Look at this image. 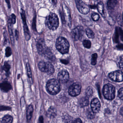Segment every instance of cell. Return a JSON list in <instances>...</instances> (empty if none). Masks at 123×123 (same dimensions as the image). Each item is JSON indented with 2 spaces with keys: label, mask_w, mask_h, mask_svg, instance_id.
I'll return each instance as SVG.
<instances>
[{
  "label": "cell",
  "mask_w": 123,
  "mask_h": 123,
  "mask_svg": "<svg viewBox=\"0 0 123 123\" xmlns=\"http://www.w3.org/2000/svg\"><path fill=\"white\" fill-rule=\"evenodd\" d=\"M39 69L43 72L51 75L54 72L55 70L53 65L49 62L41 61L38 64Z\"/></svg>",
  "instance_id": "5b68a950"
},
{
  "label": "cell",
  "mask_w": 123,
  "mask_h": 123,
  "mask_svg": "<svg viewBox=\"0 0 123 123\" xmlns=\"http://www.w3.org/2000/svg\"><path fill=\"white\" fill-rule=\"evenodd\" d=\"M89 103L88 98L86 97H83L80 100V104L82 107L87 106Z\"/></svg>",
  "instance_id": "ac0fdd59"
},
{
  "label": "cell",
  "mask_w": 123,
  "mask_h": 123,
  "mask_svg": "<svg viewBox=\"0 0 123 123\" xmlns=\"http://www.w3.org/2000/svg\"><path fill=\"white\" fill-rule=\"evenodd\" d=\"M20 74L18 75V79H19V78H20Z\"/></svg>",
  "instance_id": "ab89813d"
},
{
  "label": "cell",
  "mask_w": 123,
  "mask_h": 123,
  "mask_svg": "<svg viewBox=\"0 0 123 123\" xmlns=\"http://www.w3.org/2000/svg\"><path fill=\"white\" fill-rule=\"evenodd\" d=\"M86 34L88 38H94L95 37V34L93 33V31L91 30L90 29L87 28L86 29Z\"/></svg>",
  "instance_id": "603a6c76"
},
{
  "label": "cell",
  "mask_w": 123,
  "mask_h": 123,
  "mask_svg": "<svg viewBox=\"0 0 123 123\" xmlns=\"http://www.w3.org/2000/svg\"><path fill=\"white\" fill-rule=\"evenodd\" d=\"M46 24L50 30L55 31L59 25L58 16L55 13H51L47 18Z\"/></svg>",
  "instance_id": "3957f363"
},
{
  "label": "cell",
  "mask_w": 123,
  "mask_h": 123,
  "mask_svg": "<svg viewBox=\"0 0 123 123\" xmlns=\"http://www.w3.org/2000/svg\"><path fill=\"white\" fill-rule=\"evenodd\" d=\"M36 18V12H34V16L33 18L32 24V29L34 31H37Z\"/></svg>",
  "instance_id": "cb8c5ba5"
},
{
  "label": "cell",
  "mask_w": 123,
  "mask_h": 123,
  "mask_svg": "<svg viewBox=\"0 0 123 123\" xmlns=\"http://www.w3.org/2000/svg\"><path fill=\"white\" fill-rule=\"evenodd\" d=\"M11 109V108L8 106H0V111H8Z\"/></svg>",
  "instance_id": "836d02e7"
},
{
  "label": "cell",
  "mask_w": 123,
  "mask_h": 123,
  "mask_svg": "<svg viewBox=\"0 0 123 123\" xmlns=\"http://www.w3.org/2000/svg\"><path fill=\"white\" fill-rule=\"evenodd\" d=\"M75 2L77 8L80 13L86 15L89 12L90 7L84 2L80 0H77Z\"/></svg>",
  "instance_id": "30bf717a"
},
{
  "label": "cell",
  "mask_w": 123,
  "mask_h": 123,
  "mask_svg": "<svg viewBox=\"0 0 123 123\" xmlns=\"http://www.w3.org/2000/svg\"><path fill=\"white\" fill-rule=\"evenodd\" d=\"M109 77L113 81L117 82H121L123 81V73L119 70L114 71L109 74Z\"/></svg>",
  "instance_id": "8fae6325"
},
{
  "label": "cell",
  "mask_w": 123,
  "mask_h": 123,
  "mask_svg": "<svg viewBox=\"0 0 123 123\" xmlns=\"http://www.w3.org/2000/svg\"><path fill=\"white\" fill-rule=\"evenodd\" d=\"M8 34L7 33V31H5L4 33V36L5 38V41H4V43L6 45L7 44V42H8Z\"/></svg>",
  "instance_id": "1f68e13d"
},
{
  "label": "cell",
  "mask_w": 123,
  "mask_h": 123,
  "mask_svg": "<svg viewBox=\"0 0 123 123\" xmlns=\"http://www.w3.org/2000/svg\"><path fill=\"white\" fill-rule=\"evenodd\" d=\"M81 84L80 82H76L73 83L69 88V93L72 96H76L78 95L81 92Z\"/></svg>",
  "instance_id": "9c48e42d"
},
{
  "label": "cell",
  "mask_w": 123,
  "mask_h": 123,
  "mask_svg": "<svg viewBox=\"0 0 123 123\" xmlns=\"http://www.w3.org/2000/svg\"><path fill=\"white\" fill-rule=\"evenodd\" d=\"M37 48L39 54L45 55L48 57H51V53L47 47L43 39H41L38 41L37 44Z\"/></svg>",
  "instance_id": "8992f818"
},
{
  "label": "cell",
  "mask_w": 123,
  "mask_h": 123,
  "mask_svg": "<svg viewBox=\"0 0 123 123\" xmlns=\"http://www.w3.org/2000/svg\"><path fill=\"white\" fill-rule=\"evenodd\" d=\"M33 106L31 105H29L27 108V111H26V117L28 121H31V119L32 115H33Z\"/></svg>",
  "instance_id": "2e32d148"
},
{
  "label": "cell",
  "mask_w": 123,
  "mask_h": 123,
  "mask_svg": "<svg viewBox=\"0 0 123 123\" xmlns=\"http://www.w3.org/2000/svg\"><path fill=\"white\" fill-rule=\"evenodd\" d=\"M86 94L87 97L88 98L92 96V88L90 87H88L87 88L86 90Z\"/></svg>",
  "instance_id": "f546056e"
},
{
  "label": "cell",
  "mask_w": 123,
  "mask_h": 123,
  "mask_svg": "<svg viewBox=\"0 0 123 123\" xmlns=\"http://www.w3.org/2000/svg\"><path fill=\"white\" fill-rule=\"evenodd\" d=\"M15 37L16 39V40H18V37H19V33L17 30H15Z\"/></svg>",
  "instance_id": "d590c367"
},
{
  "label": "cell",
  "mask_w": 123,
  "mask_h": 123,
  "mask_svg": "<svg viewBox=\"0 0 123 123\" xmlns=\"http://www.w3.org/2000/svg\"><path fill=\"white\" fill-rule=\"evenodd\" d=\"M83 44L86 49H89L91 47V42L89 40H84L83 42Z\"/></svg>",
  "instance_id": "4316f807"
},
{
  "label": "cell",
  "mask_w": 123,
  "mask_h": 123,
  "mask_svg": "<svg viewBox=\"0 0 123 123\" xmlns=\"http://www.w3.org/2000/svg\"><path fill=\"white\" fill-rule=\"evenodd\" d=\"M91 105L92 111L94 113H98L100 110V103L98 98H93L91 101Z\"/></svg>",
  "instance_id": "4fadbf2b"
},
{
  "label": "cell",
  "mask_w": 123,
  "mask_h": 123,
  "mask_svg": "<svg viewBox=\"0 0 123 123\" xmlns=\"http://www.w3.org/2000/svg\"><path fill=\"white\" fill-rule=\"evenodd\" d=\"M56 48L61 54L68 53L69 49V44L64 37H60L57 39L56 43Z\"/></svg>",
  "instance_id": "7a4b0ae2"
},
{
  "label": "cell",
  "mask_w": 123,
  "mask_h": 123,
  "mask_svg": "<svg viewBox=\"0 0 123 123\" xmlns=\"http://www.w3.org/2000/svg\"><path fill=\"white\" fill-rule=\"evenodd\" d=\"M8 29L9 31V35L11 40V43L13 45L15 44V39H14V36H13V32L12 29V24L8 20Z\"/></svg>",
  "instance_id": "9a60e30c"
},
{
  "label": "cell",
  "mask_w": 123,
  "mask_h": 123,
  "mask_svg": "<svg viewBox=\"0 0 123 123\" xmlns=\"http://www.w3.org/2000/svg\"><path fill=\"white\" fill-rule=\"evenodd\" d=\"M73 123H82V121L80 119H76Z\"/></svg>",
  "instance_id": "f35d334b"
},
{
  "label": "cell",
  "mask_w": 123,
  "mask_h": 123,
  "mask_svg": "<svg viewBox=\"0 0 123 123\" xmlns=\"http://www.w3.org/2000/svg\"><path fill=\"white\" fill-rule=\"evenodd\" d=\"M12 50L10 47H7L5 50V55L7 57L10 56L12 55Z\"/></svg>",
  "instance_id": "f1b7e54d"
},
{
  "label": "cell",
  "mask_w": 123,
  "mask_h": 123,
  "mask_svg": "<svg viewBox=\"0 0 123 123\" xmlns=\"http://www.w3.org/2000/svg\"><path fill=\"white\" fill-rule=\"evenodd\" d=\"M39 123H43V117L41 116L39 119Z\"/></svg>",
  "instance_id": "8d00e7d4"
},
{
  "label": "cell",
  "mask_w": 123,
  "mask_h": 123,
  "mask_svg": "<svg viewBox=\"0 0 123 123\" xmlns=\"http://www.w3.org/2000/svg\"><path fill=\"white\" fill-rule=\"evenodd\" d=\"M8 21L12 24H14L16 22V16L14 14H12L10 16Z\"/></svg>",
  "instance_id": "83f0119b"
},
{
  "label": "cell",
  "mask_w": 123,
  "mask_h": 123,
  "mask_svg": "<svg viewBox=\"0 0 123 123\" xmlns=\"http://www.w3.org/2000/svg\"><path fill=\"white\" fill-rule=\"evenodd\" d=\"M118 3V1L116 0H110L108 1L107 5L109 9H114Z\"/></svg>",
  "instance_id": "d6986e66"
},
{
  "label": "cell",
  "mask_w": 123,
  "mask_h": 123,
  "mask_svg": "<svg viewBox=\"0 0 123 123\" xmlns=\"http://www.w3.org/2000/svg\"><path fill=\"white\" fill-rule=\"evenodd\" d=\"M26 69H27V74L28 77L29 78H32V72H31V69L29 63H27L26 65Z\"/></svg>",
  "instance_id": "484cf974"
},
{
  "label": "cell",
  "mask_w": 123,
  "mask_h": 123,
  "mask_svg": "<svg viewBox=\"0 0 123 123\" xmlns=\"http://www.w3.org/2000/svg\"><path fill=\"white\" fill-rule=\"evenodd\" d=\"M0 123H2V121H0Z\"/></svg>",
  "instance_id": "60d3db41"
},
{
  "label": "cell",
  "mask_w": 123,
  "mask_h": 123,
  "mask_svg": "<svg viewBox=\"0 0 123 123\" xmlns=\"http://www.w3.org/2000/svg\"><path fill=\"white\" fill-rule=\"evenodd\" d=\"M98 57V54L96 53H94L92 55L91 64L92 65H95L97 63V59Z\"/></svg>",
  "instance_id": "d4e9b609"
},
{
  "label": "cell",
  "mask_w": 123,
  "mask_h": 123,
  "mask_svg": "<svg viewBox=\"0 0 123 123\" xmlns=\"http://www.w3.org/2000/svg\"><path fill=\"white\" fill-rule=\"evenodd\" d=\"M91 17H92V19L95 21H98L100 18L99 15L98 13H95L92 14Z\"/></svg>",
  "instance_id": "4dcf8cb0"
},
{
  "label": "cell",
  "mask_w": 123,
  "mask_h": 123,
  "mask_svg": "<svg viewBox=\"0 0 123 123\" xmlns=\"http://www.w3.org/2000/svg\"><path fill=\"white\" fill-rule=\"evenodd\" d=\"M11 85L9 82L5 81L0 83V89L4 92H8L12 89Z\"/></svg>",
  "instance_id": "5bb4252c"
},
{
  "label": "cell",
  "mask_w": 123,
  "mask_h": 123,
  "mask_svg": "<svg viewBox=\"0 0 123 123\" xmlns=\"http://www.w3.org/2000/svg\"><path fill=\"white\" fill-rule=\"evenodd\" d=\"M21 16L23 24L24 31V36L26 40L27 41H29L31 39L30 31L28 28V25L26 23V18L25 11L23 9H21L20 11Z\"/></svg>",
  "instance_id": "52a82bcc"
},
{
  "label": "cell",
  "mask_w": 123,
  "mask_h": 123,
  "mask_svg": "<svg viewBox=\"0 0 123 123\" xmlns=\"http://www.w3.org/2000/svg\"><path fill=\"white\" fill-rule=\"evenodd\" d=\"M60 84L58 80L52 79L48 81L46 85V89L49 93L55 95L60 91Z\"/></svg>",
  "instance_id": "6da1fadb"
},
{
  "label": "cell",
  "mask_w": 123,
  "mask_h": 123,
  "mask_svg": "<svg viewBox=\"0 0 123 123\" xmlns=\"http://www.w3.org/2000/svg\"><path fill=\"white\" fill-rule=\"evenodd\" d=\"M103 93L104 97L107 100H113L115 97V87L111 84H106L104 86Z\"/></svg>",
  "instance_id": "277c9868"
},
{
  "label": "cell",
  "mask_w": 123,
  "mask_h": 123,
  "mask_svg": "<svg viewBox=\"0 0 123 123\" xmlns=\"http://www.w3.org/2000/svg\"><path fill=\"white\" fill-rule=\"evenodd\" d=\"M97 8L99 13L102 15H104V5L102 2H100L98 3Z\"/></svg>",
  "instance_id": "44dd1931"
},
{
  "label": "cell",
  "mask_w": 123,
  "mask_h": 123,
  "mask_svg": "<svg viewBox=\"0 0 123 123\" xmlns=\"http://www.w3.org/2000/svg\"><path fill=\"white\" fill-rule=\"evenodd\" d=\"M123 88H121V89L119 90V91L118 94V97H119V98L121 99L122 100H123Z\"/></svg>",
  "instance_id": "d6a6232c"
},
{
  "label": "cell",
  "mask_w": 123,
  "mask_h": 123,
  "mask_svg": "<svg viewBox=\"0 0 123 123\" xmlns=\"http://www.w3.org/2000/svg\"><path fill=\"white\" fill-rule=\"evenodd\" d=\"M11 69V65L8 62H5L4 63V65L2 68V70L5 71L7 75H9L10 70Z\"/></svg>",
  "instance_id": "e0dca14e"
},
{
  "label": "cell",
  "mask_w": 123,
  "mask_h": 123,
  "mask_svg": "<svg viewBox=\"0 0 123 123\" xmlns=\"http://www.w3.org/2000/svg\"><path fill=\"white\" fill-rule=\"evenodd\" d=\"M119 64V68H121V69L122 70L123 69V56H121Z\"/></svg>",
  "instance_id": "e575fe53"
},
{
  "label": "cell",
  "mask_w": 123,
  "mask_h": 123,
  "mask_svg": "<svg viewBox=\"0 0 123 123\" xmlns=\"http://www.w3.org/2000/svg\"><path fill=\"white\" fill-rule=\"evenodd\" d=\"M69 78V75L67 70H61L58 73L57 79L59 82L65 83L68 81Z\"/></svg>",
  "instance_id": "7c38bea8"
},
{
  "label": "cell",
  "mask_w": 123,
  "mask_h": 123,
  "mask_svg": "<svg viewBox=\"0 0 123 123\" xmlns=\"http://www.w3.org/2000/svg\"><path fill=\"white\" fill-rule=\"evenodd\" d=\"M56 111L54 108L51 107L48 110L47 114L49 117H54L56 115Z\"/></svg>",
  "instance_id": "7402d4cb"
},
{
  "label": "cell",
  "mask_w": 123,
  "mask_h": 123,
  "mask_svg": "<svg viewBox=\"0 0 123 123\" xmlns=\"http://www.w3.org/2000/svg\"><path fill=\"white\" fill-rule=\"evenodd\" d=\"M84 34V29L82 26H78L72 31L71 34L75 41H78L82 39Z\"/></svg>",
  "instance_id": "ba28073f"
},
{
  "label": "cell",
  "mask_w": 123,
  "mask_h": 123,
  "mask_svg": "<svg viewBox=\"0 0 123 123\" xmlns=\"http://www.w3.org/2000/svg\"><path fill=\"white\" fill-rule=\"evenodd\" d=\"M13 118L12 116L7 115L5 116L2 119V123H12Z\"/></svg>",
  "instance_id": "ffe728a7"
},
{
  "label": "cell",
  "mask_w": 123,
  "mask_h": 123,
  "mask_svg": "<svg viewBox=\"0 0 123 123\" xmlns=\"http://www.w3.org/2000/svg\"><path fill=\"white\" fill-rule=\"evenodd\" d=\"M6 3H7V6H8V8H11V4L10 3V1H9V0H6Z\"/></svg>",
  "instance_id": "74e56055"
}]
</instances>
